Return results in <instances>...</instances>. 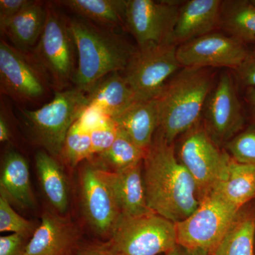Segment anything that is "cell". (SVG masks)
<instances>
[{
	"label": "cell",
	"mask_w": 255,
	"mask_h": 255,
	"mask_svg": "<svg viewBox=\"0 0 255 255\" xmlns=\"http://www.w3.org/2000/svg\"><path fill=\"white\" fill-rule=\"evenodd\" d=\"M108 243L119 255L166 254L177 245L176 223L154 212L121 215Z\"/></svg>",
	"instance_id": "cell-7"
},
{
	"label": "cell",
	"mask_w": 255,
	"mask_h": 255,
	"mask_svg": "<svg viewBox=\"0 0 255 255\" xmlns=\"http://www.w3.org/2000/svg\"><path fill=\"white\" fill-rule=\"evenodd\" d=\"M240 211L213 191L191 216L176 223L177 244L212 254Z\"/></svg>",
	"instance_id": "cell-9"
},
{
	"label": "cell",
	"mask_w": 255,
	"mask_h": 255,
	"mask_svg": "<svg viewBox=\"0 0 255 255\" xmlns=\"http://www.w3.org/2000/svg\"><path fill=\"white\" fill-rule=\"evenodd\" d=\"M80 233L71 220L46 211L28 241L24 255H73L80 246Z\"/></svg>",
	"instance_id": "cell-15"
},
{
	"label": "cell",
	"mask_w": 255,
	"mask_h": 255,
	"mask_svg": "<svg viewBox=\"0 0 255 255\" xmlns=\"http://www.w3.org/2000/svg\"><path fill=\"white\" fill-rule=\"evenodd\" d=\"M55 3H46L44 28L36 46L31 52L55 92L71 88L76 72V47L68 18L62 15Z\"/></svg>",
	"instance_id": "cell-5"
},
{
	"label": "cell",
	"mask_w": 255,
	"mask_h": 255,
	"mask_svg": "<svg viewBox=\"0 0 255 255\" xmlns=\"http://www.w3.org/2000/svg\"><path fill=\"white\" fill-rule=\"evenodd\" d=\"M53 90L48 77L31 53H23L1 38L0 91L19 105H37Z\"/></svg>",
	"instance_id": "cell-8"
},
{
	"label": "cell",
	"mask_w": 255,
	"mask_h": 255,
	"mask_svg": "<svg viewBox=\"0 0 255 255\" xmlns=\"http://www.w3.org/2000/svg\"><path fill=\"white\" fill-rule=\"evenodd\" d=\"M0 190L9 200L24 209H33L36 206L27 160L13 149L6 150L3 157Z\"/></svg>",
	"instance_id": "cell-21"
},
{
	"label": "cell",
	"mask_w": 255,
	"mask_h": 255,
	"mask_svg": "<svg viewBox=\"0 0 255 255\" xmlns=\"http://www.w3.org/2000/svg\"><path fill=\"white\" fill-rule=\"evenodd\" d=\"M47 16L46 3L30 1L0 29L10 43L23 53H31L41 36Z\"/></svg>",
	"instance_id": "cell-19"
},
{
	"label": "cell",
	"mask_w": 255,
	"mask_h": 255,
	"mask_svg": "<svg viewBox=\"0 0 255 255\" xmlns=\"http://www.w3.org/2000/svg\"><path fill=\"white\" fill-rule=\"evenodd\" d=\"M251 51L237 38L214 31L177 46V57L182 68H224L233 71Z\"/></svg>",
	"instance_id": "cell-13"
},
{
	"label": "cell",
	"mask_w": 255,
	"mask_h": 255,
	"mask_svg": "<svg viewBox=\"0 0 255 255\" xmlns=\"http://www.w3.org/2000/svg\"><path fill=\"white\" fill-rule=\"evenodd\" d=\"M82 117L69 130L62 151L61 158L73 167L94 157L90 130Z\"/></svg>",
	"instance_id": "cell-28"
},
{
	"label": "cell",
	"mask_w": 255,
	"mask_h": 255,
	"mask_svg": "<svg viewBox=\"0 0 255 255\" xmlns=\"http://www.w3.org/2000/svg\"><path fill=\"white\" fill-rule=\"evenodd\" d=\"M214 191L241 211L255 196V164L239 163L231 158L227 177Z\"/></svg>",
	"instance_id": "cell-24"
},
{
	"label": "cell",
	"mask_w": 255,
	"mask_h": 255,
	"mask_svg": "<svg viewBox=\"0 0 255 255\" xmlns=\"http://www.w3.org/2000/svg\"><path fill=\"white\" fill-rule=\"evenodd\" d=\"M251 1L252 2V4H253V5H255V0H251Z\"/></svg>",
	"instance_id": "cell-38"
},
{
	"label": "cell",
	"mask_w": 255,
	"mask_h": 255,
	"mask_svg": "<svg viewBox=\"0 0 255 255\" xmlns=\"http://www.w3.org/2000/svg\"><path fill=\"white\" fill-rule=\"evenodd\" d=\"M142 164L143 161L118 171L106 170L97 165L124 216H141L153 212L146 201Z\"/></svg>",
	"instance_id": "cell-16"
},
{
	"label": "cell",
	"mask_w": 255,
	"mask_h": 255,
	"mask_svg": "<svg viewBox=\"0 0 255 255\" xmlns=\"http://www.w3.org/2000/svg\"><path fill=\"white\" fill-rule=\"evenodd\" d=\"M177 48L172 43L137 48L123 72L136 102L157 98L169 79L182 68Z\"/></svg>",
	"instance_id": "cell-10"
},
{
	"label": "cell",
	"mask_w": 255,
	"mask_h": 255,
	"mask_svg": "<svg viewBox=\"0 0 255 255\" xmlns=\"http://www.w3.org/2000/svg\"><path fill=\"white\" fill-rule=\"evenodd\" d=\"M213 68H182L157 97L158 131L169 143L201 120L208 95L216 82Z\"/></svg>",
	"instance_id": "cell-3"
},
{
	"label": "cell",
	"mask_w": 255,
	"mask_h": 255,
	"mask_svg": "<svg viewBox=\"0 0 255 255\" xmlns=\"http://www.w3.org/2000/svg\"><path fill=\"white\" fill-rule=\"evenodd\" d=\"M121 130L140 148L147 150L159 126L157 99L136 102L112 119Z\"/></svg>",
	"instance_id": "cell-20"
},
{
	"label": "cell",
	"mask_w": 255,
	"mask_h": 255,
	"mask_svg": "<svg viewBox=\"0 0 255 255\" xmlns=\"http://www.w3.org/2000/svg\"><path fill=\"white\" fill-rule=\"evenodd\" d=\"M142 177L149 209L172 222L184 221L200 204L196 183L178 159L174 143L158 130L146 151Z\"/></svg>",
	"instance_id": "cell-1"
},
{
	"label": "cell",
	"mask_w": 255,
	"mask_h": 255,
	"mask_svg": "<svg viewBox=\"0 0 255 255\" xmlns=\"http://www.w3.org/2000/svg\"><path fill=\"white\" fill-rule=\"evenodd\" d=\"M183 1L127 0L124 29L133 36L137 48L173 44L174 27Z\"/></svg>",
	"instance_id": "cell-12"
},
{
	"label": "cell",
	"mask_w": 255,
	"mask_h": 255,
	"mask_svg": "<svg viewBox=\"0 0 255 255\" xmlns=\"http://www.w3.org/2000/svg\"><path fill=\"white\" fill-rule=\"evenodd\" d=\"M222 1L189 0L183 1L172 36V42L179 46L220 29Z\"/></svg>",
	"instance_id": "cell-17"
},
{
	"label": "cell",
	"mask_w": 255,
	"mask_h": 255,
	"mask_svg": "<svg viewBox=\"0 0 255 255\" xmlns=\"http://www.w3.org/2000/svg\"><path fill=\"white\" fill-rule=\"evenodd\" d=\"M35 165L47 200L55 212L65 216L69 206V186L58 159L46 151H38L35 155Z\"/></svg>",
	"instance_id": "cell-22"
},
{
	"label": "cell",
	"mask_w": 255,
	"mask_h": 255,
	"mask_svg": "<svg viewBox=\"0 0 255 255\" xmlns=\"http://www.w3.org/2000/svg\"><path fill=\"white\" fill-rule=\"evenodd\" d=\"M68 23L78 55L74 87L86 94L107 75L124 72L136 53L137 47L115 30L79 16Z\"/></svg>",
	"instance_id": "cell-2"
},
{
	"label": "cell",
	"mask_w": 255,
	"mask_h": 255,
	"mask_svg": "<svg viewBox=\"0 0 255 255\" xmlns=\"http://www.w3.org/2000/svg\"><path fill=\"white\" fill-rule=\"evenodd\" d=\"M87 109L114 119L136 102L123 74L114 73L101 80L87 94Z\"/></svg>",
	"instance_id": "cell-18"
},
{
	"label": "cell",
	"mask_w": 255,
	"mask_h": 255,
	"mask_svg": "<svg viewBox=\"0 0 255 255\" xmlns=\"http://www.w3.org/2000/svg\"><path fill=\"white\" fill-rule=\"evenodd\" d=\"M164 255H212L209 251L201 249L187 248L177 244L173 249L167 252Z\"/></svg>",
	"instance_id": "cell-36"
},
{
	"label": "cell",
	"mask_w": 255,
	"mask_h": 255,
	"mask_svg": "<svg viewBox=\"0 0 255 255\" xmlns=\"http://www.w3.org/2000/svg\"><path fill=\"white\" fill-rule=\"evenodd\" d=\"M201 121L218 145H226L243 130L245 110L233 73L226 70L216 78L203 109Z\"/></svg>",
	"instance_id": "cell-11"
},
{
	"label": "cell",
	"mask_w": 255,
	"mask_h": 255,
	"mask_svg": "<svg viewBox=\"0 0 255 255\" xmlns=\"http://www.w3.org/2000/svg\"><path fill=\"white\" fill-rule=\"evenodd\" d=\"M176 154L194 179L200 201L227 177L231 157L214 141L201 120L181 135Z\"/></svg>",
	"instance_id": "cell-6"
},
{
	"label": "cell",
	"mask_w": 255,
	"mask_h": 255,
	"mask_svg": "<svg viewBox=\"0 0 255 255\" xmlns=\"http://www.w3.org/2000/svg\"><path fill=\"white\" fill-rule=\"evenodd\" d=\"M31 0H1L0 1V29L30 2Z\"/></svg>",
	"instance_id": "cell-33"
},
{
	"label": "cell",
	"mask_w": 255,
	"mask_h": 255,
	"mask_svg": "<svg viewBox=\"0 0 255 255\" xmlns=\"http://www.w3.org/2000/svg\"><path fill=\"white\" fill-rule=\"evenodd\" d=\"M54 2L102 27L115 30L125 26L127 0H61Z\"/></svg>",
	"instance_id": "cell-23"
},
{
	"label": "cell",
	"mask_w": 255,
	"mask_h": 255,
	"mask_svg": "<svg viewBox=\"0 0 255 255\" xmlns=\"http://www.w3.org/2000/svg\"><path fill=\"white\" fill-rule=\"evenodd\" d=\"M255 219L238 213L212 255H255Z\"/></svg>",
	"instance_id": "cell-26"
},
{
	"label": "cell",
	"mask_w": 255,
	"mask_h": 255,
	"mask_svg": "<svg viewBox=\"0 0 255 255\" xmlns=\"http://www.w3.org/2000/svg\"><path fill=\"white\" fill-rule=\"evenodd\" d=\"M28 238L11 233L0 238V255H24Z\"/></svg>",
	"instance_id": "cell-32"
},
{
	"label": "cell",
	"mask_w": 255,
	"mask_h": 255,
	"mask_svg": "<svg viewBox=\"0 0 255 255\" xmlns=\"http://www.w3.org/2000/svg\"><path fill=\"white\" fill-rule=\"evenodd\" d=\"M73 255H119L112 249L110 243L80 247Z\"/></svg>",
	"instance_id": "cell-34"
},
{
	"label": "cell",
	"mask_w": 255,
	"mask_h": 255,
	"mask_svg": "<svg viewBox=\"0 0 255 255\" xmlns=\"http://www.w3.org/2000/svg\"><path fill=\"white\" fill-rule=\"evenodd\" d=\"M36 229L34 223L17 214L9 199L0 191V231L15 233L30 240Z\"/></svg>",
	"instance_id": "cell-29"
},
{
	"label": "cell",
	"mask_w": 255,
	"mask_h": 255,
	"mask_svg": "<svg viewBox=\"0 0 255 255\" xmlns=\"http://www.w3.org/2000/svg\"><path fill=\"white\" fill-rule=\"evenodd\" d=\"M146 151L138 147L125 132L119 128L114 143L103 153L96 155L97 159L94 162L106 170H121L143 161Z\"/></svg>",
	"instance_id": "cell-27"
},
{
	"label": "cell",
	"mask_w": 255,
	"mask_h": 255,
	"mask_svg": "<svg viewBox=\"0 0 255 255\" xmlns=\"http://www.w3.org/2000/svg\"><path fill=\"white\" fill-rule=\"evenodd\" d=\"M9 110L1 101V111H0V142L1 143L9 142L11 140V130L9 120Z\"/></svg>",
	"instance_id": "cell-35"
},
{
	"label": "cell",
	"mask_w": 255,
	"mask_h": 255,
	"mask_svg": "<svg viewBox=\"0 0 255 255\" xmlns=\"http://www.w3.org/2000/svg\"><path fill=\"white\" fill-rule=\"evenodd\" d=\"M244 101L251 118L255 124V87L245 89Z\"/></svg>",
	"instance_id": "cell-37"
},
{
	"label": "cell",
	"mask_w": 255,
	"mask_h": 255,
	"mask_svg": "<svg viewBox=\"0 0 255 255\" xmlns=\"http://www.w3.org/2000/svg\"><path fill=\"white\" fill-rule=\"evenodd\" d=\"M225 145L228 153L236 162L255 164V124L242 130Z\"/></svg>",
	"instance_id": "cell-30"
},
{
	"label": "cell",
	"mask_w": 255,
	"mask_h": 255,
	"mask_svg": "<svg viewBox=\"0 0 255 255\" xmlns=\"http://www.w3.org/2000/svg\"><path fill=\"white\" fill-rule=\"evenodd\" d=\"M87 110V94L74 87L55 92L52 100L37 110L18 112L33 141L58 159L69 130Z\"/></svg>",
	"instance_id": "cell-4"
},
{
	"label": "cell",
	"mask_w": 255,
	"mask_h": 255,
	"mask_svg": "<svg viewBox=\"0 0 255 255\" xmlns=\"http://www.w3.org/2000/svg\"><path fill=\"white\" fill-rule=\"evenodd\" d=\"M220 30L247 45L255 43V6L251 0L222 1Z\"/></svg>",
	"instance_id": "cell-25"
},
{
	"label": "cell",
	"mask_w": 255,
	"mask_h": 255,
	"mask_svg": "<svg viewBox=\"0 0 255 255\" xmlns=\"http://www.w3.org/2000/svg\"><path fill=\"white\" fill-rule=\"evenodd\" d=\"M238 85L244 87H255V50H252L243 63L233 71Z\"/></svg>",
	"instance_id": "cell-31"
},
{
	"label": "cell",
	"mask_w": 255,
	"mask_h": 255,
	"mask_svg": "<svg viewBox=\"0 0 255 255\" xmlns=\"http://www.w3.org/2000/svg\"><path fill=\"white\" fill-rule=\"evenodd\" d=\"M80 174V191L84 216L97 235L110 239L121 211L100 169L89 159Z\"/></svg>",
	"instance_id": "cell-14"
}]
</instances>
